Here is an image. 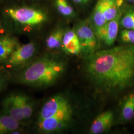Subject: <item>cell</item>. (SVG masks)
Segmentation results:
<instances>
[{
  "instance_id": "obj_1",
  "label": "cell",
  "mask_w": 134,
  "mask_h": 134,
  "mask_svg": "<svg viewBox=\"0 0 134 134\" xmlns=\"http://www.w3.org/2000/svg\"><path fill=\"white\" fill-rule=\"evenodd\" d=\"M86 69L88 77L102 90H123L134 80V45L96 51L87 58Z\"/></svg>"
},
{
  "instance_id": "obj_2",
  "label": "cell",
  "mask_w": 134,
  "mask_h": 134,
  "mask_svg": "<svg viewBox=\"0 0 134 134\" xmlns=\"http://www.w3.org/2000/svg\"><path fill=\"white\" fill-rule=\"evenodd\" d=\"M66 64L57 58L45 56L21 68L15 76V81L23 85L46 87L55 83L65 71Z\"/></svg>"
},
{
  "instance_id": "obj_3",
  "label": "cell",
  "mask_w": 134,
  "mask_h": 134,
  "mask_svg": "<svg viewBox=\"0 0 134 134\" xmlns=\"http://www.w3.org/2000/svg\"><path fill=\"white\" fill-rule=\"evenodd\" d=\"M5 13L15 23L24 26H37L47 19L42 11L28 7L10 8L6 9Z\"/></svg>"
},
{
  "instance_id": "obj_4",
  "label": "cell",
  "mask_w": 134,
  "mask_h": 134,
  "mask_svg": "<svg viewBox=\"0 0 134 134\" xmlns=\"http://www.w3.org/2000/svg\"><path fill=\"white\" fill-rule=\"evenodd\" d=\"M74 30L80 42L81 53L88 58L96 52L97 37L90 23L81 22L77 24Z\"/></svg>"
},
{
  "instance_id": "obj_5",
  "label": "cell",
  "mask_w": 134,
  "mask_h": 134,
  "mask_svg": "<svg viewBox=\"0 0 134 134\" xmlns=\"http://www.w3.org/2000/svg\"><path fill=\"white\" fill-rule=\"evenodd\" d=\"M36 49V45L33 42L19 45L3 64L8 69L21 68L31 62Z\"/></svg>"
},
{
  "instance_id": "obj_6",
  "label": "cell",
  "mask_w": 134,
  "mask_h": 134,
  "mask_svg": "<svg viewBox=\"0 0 134 134\" xmlns=\"http://www.w3.org/2000/svg\"><path fill=\"white\" fill-rule=\"evenodd\" d=\"M69 112L72 111L68 101L64 96L58 94L44 104L39 113L38 121Z\"/></svg>"
},
{
  "instance_id": "obj_7",
  "label": "cell",
  "mask_w": 134,
  "mask_h": 134,
  "mask_svg": "<svg viewBox=\"0 0 134 134\" xmlns=\"http://www.w3.org/2000/svg\"><path fill=\"white\" fill-rule=\"evenodd\" d=\"M72 113V112H66L38 121L39 131L45 133L62 131L69 124Z\"/></svg>"
},
{
  "instance_id": "obj_8",
  "label": "cell",
  "mask_w": 134,
  "mask_h": 134,
  "mask_svg": "<svg viewBox=\"0 0 134 134\" xmlns=\"http://www.w3.org/2000/svg\"><path fill=\"white\" fill-rule=\"evenodd\" d=\"M122 15L123 13L120 10L114 19L107 22L104 25L94 31L97 38L108 46L112 45L117 37Z\"/></svg>"
},
{
  "instance_id": "obj_9",
  "label": "cell",
  "mask_w": 134,
  "mask_h": 134,
  "mask_svg": "<svg viewBox=\"0 0 134 134\" xmlns=\"http://www.w3.org/2000/svg\"><path fill=\"white\" fill-rule=\"evenodd\" d=\"M3 113L9 115L20 122L25 120L24 116L16 99L15 93L8 96L2 103Z\"/></svg>"
},
{
  "instance_id": "obj_10",
  "label": "cell",
  "mask_w": 134,
  "mask_h": 134,
  "mask_svg": "<svg viewBox=\"0 0 134 134\" xmlns=\"http://www.w3.org/2000/svg\"><path fill=\"white\" fill-rule=\"evenodd\" d=\"M63 51L71 55H78L81 53V44L74 30H70L65 32L62 44Z\"/></svg>"
},
{
  "instance_id": "obj_11",
  "label": "cell",
  "mask_w": 134,
  "mask_h": 134,
  "mask_svg": "<svg viewBox=\"0 0 134 134\" xmlns=\"http://www.w3.org/2000/svg\"><path fill=\"white\" fill-rule=\"evenodd\" d=\"M113 121L112 112L108 111L103 112L98 116L92 123L90 133L92 134H98L104 132L110 128Z\"/></svg>"
},
{
  "instance_id": "obj_12",
  "label": "cell",
  "mask_w": 134,
  "mask_h": 134,
  "mask_svg": "<svg viewBox=\"0 0 134 134\" xmlns=\"http://www.w3.org/2000/svg\"><path fill=\"white\" fill-rule=\"evenodd\" d=\"M19 45L18 39L14 37L0 36V64H3Z\"/></svg>"
},
{
  "instance_id": "obj_13",
  "label": "cell",
  "mask_w": 134,
  "mask_h": 134,
  "mask_svg": "<svg viewBox=\"0 0 134 134\" xmlns=\"http://www.w3.org/2000/svg\"><path fill=\"white\" fill-rule=\"evenodd\" d=\"M105 0H97L91 17V26L95 31L107 23L104 16Z\"/></svg>"
},
{
  "instance_id": "obj_14",
  "label": "cell",
  "mask_w": 134,
  "mask_h": 134,
  "mask_svg": "<svg viewBox=\"0 0 134 134\" xmlns=\"http://www.w3.org/2000/svg\"><path fill=\"white\" fill-rule=\"evenodd\" d=\"M21 123L9 115L0 114V134H13L19 129Z\"/></svg>"
},
{
  "instance_id": "obj_15",
  "label": "cell",
  "mask_w": 134,
  "mask_h": 134,
  "mask_svg": "<svg viewBox=\"0 0 134 134\" xmlns=\"http://www.w3.org/2000/svg\"><path fill=\"white\" fill-rule=\"evenodd\" d=\"M19 107L24 116L25 120L31 117L34 113V104L31 99L23 93L15 94Z\"/></svg>"
},
{
  "instance_id": "obj_16",
  "label": "cell",
  "mask_w": 134,
  "mask_h": 134,
  "mask_svg": "<svg viewBox=\"0 0 134 134\" xmlns=\"http://www.w3.org/2000/svg\"><path fill=\"white\" fill-rule=\"evenodd\" d=\"M123 3V0H105L104 16L106 22L116 17Z\"/></svg>"
},
{
  "instance_id": "obj_17",
  "label": "cell",
  "mask_w": 134,
  "mask_h": 134,
  "mask_svg": "<svg viewBox=\"0 0 134 134\" xmlns=\"http://www.w3.org/2000/svg\"><path fill=\"white\" fill-rule=\"evenodd\" d=\"M65 31L63 29L55 30L50 34L46 40L47 47L51 49H57L62 47L63 38Z\"/></svg>"
},
{
  "instance_id": "obj_18",
  "label": "cell",
  "mask_w": 134,
  "mask_h": 134,
  "mask_svg": "<svg viewBox=\"0 0 134 134\" xmlns=\"http://www.w3.org/2000/svg\"><path fill=\"white\" fill-rule=\"evenodd\" d=\"M134 117V93L127 98L122 108L121 118L124 121H129Z\"/></svg>"
},
{
  "instance_id": "obj_19",
  "label": "cell",
  "mask_w": 134,
  "mask_h": 134,
  "mask_svg": "<svg viewBox=\"0 0 134 134\" xmlns=\"http://www.w3.org/2000/svg\"><path fill=\"white\" fill-rule=\"evenodd\" d=\"M58 11L65 16H72L75 14L73 8L70 5L67 0H55Z\"/></svg>"
},
{
  "instance_id": "obj_20",
  "label": "cell",
  "mask_w": 134,
  "mask_h": 134,
  "mask_svg": "<svg viewBox=\"0 0 134 134\" xmlns=\"http://www.w3.org/2000/svg\"><path fill=\"white\" fill-rule=\"evenodd\" d=\"M120 24L124 29H134V10H129L122 15Z\"/></svg>"
},
{
  "instance_id": "obj_21",
  "label": "cell",
  "mask_w": 134,
  "mask_h": 134,
  "mask_svg": "<svg viewBox=\"0 0 134 134\" xmlns=\"http://www.w3.org/2000/svg\"><path fill=\"white\" fill-rule=\"evenodd\" d=\"M120 38L124 43L134 45V30L124 29L121 31Z\"/></svg>"
},
{
  "instance_id": "obj_22",
  "label": "cell",
  "mask_w": 134,
  "mask_h": 134,
  "mask_svg": "<svg viewBox=\"0 0 134 134\" xmlns=\"http://www.w3.org/2000/svg\"><path fill=\"white\" fill-rule=\"evenodd\" d=\"M7 81L8 76L4 73H0V93L4 90Z\"/></svg>"
},
{
  "instance_id": "obj_23",
  "label": "cell",
  "mask_w": 134,
  "mask_h": 134,
  "mask_svg": "<svg viewBox=\"0 0 134 134\" xmlns=\"http://www.w3.org/2000/svg\"><path fill=\"white\" fill-rule=\"evenodd\" d=\"M72 2H74L75 3H76L77 4H85L87 3L90 0H72Z\"/></svg>"
},
{
  "instance_id": "obj_24",
  "label": "cell",
  "mask_w": 134,
  "mask_h": 134,
  "mask_svg": "<svg viewBox=\"0 0 134 134\" xmlns=\"http://www.w3.org/2000/svg\"><path fill=\"white\" fill-rule=\"evenodd\" d=\"M127 1L130 3H134V0H127Z\"/></svg>"
},
{
  "instance_id": "obj_25",
  "label": "cell",
  "mask_w": 134,
  "mask_h": 134,
  "mask_svg": "<svg viewBox=\"0 0 134 134\" xmlns=\"http://www.w3.org/2000/svg\"></svg>"
}]
</instances>
